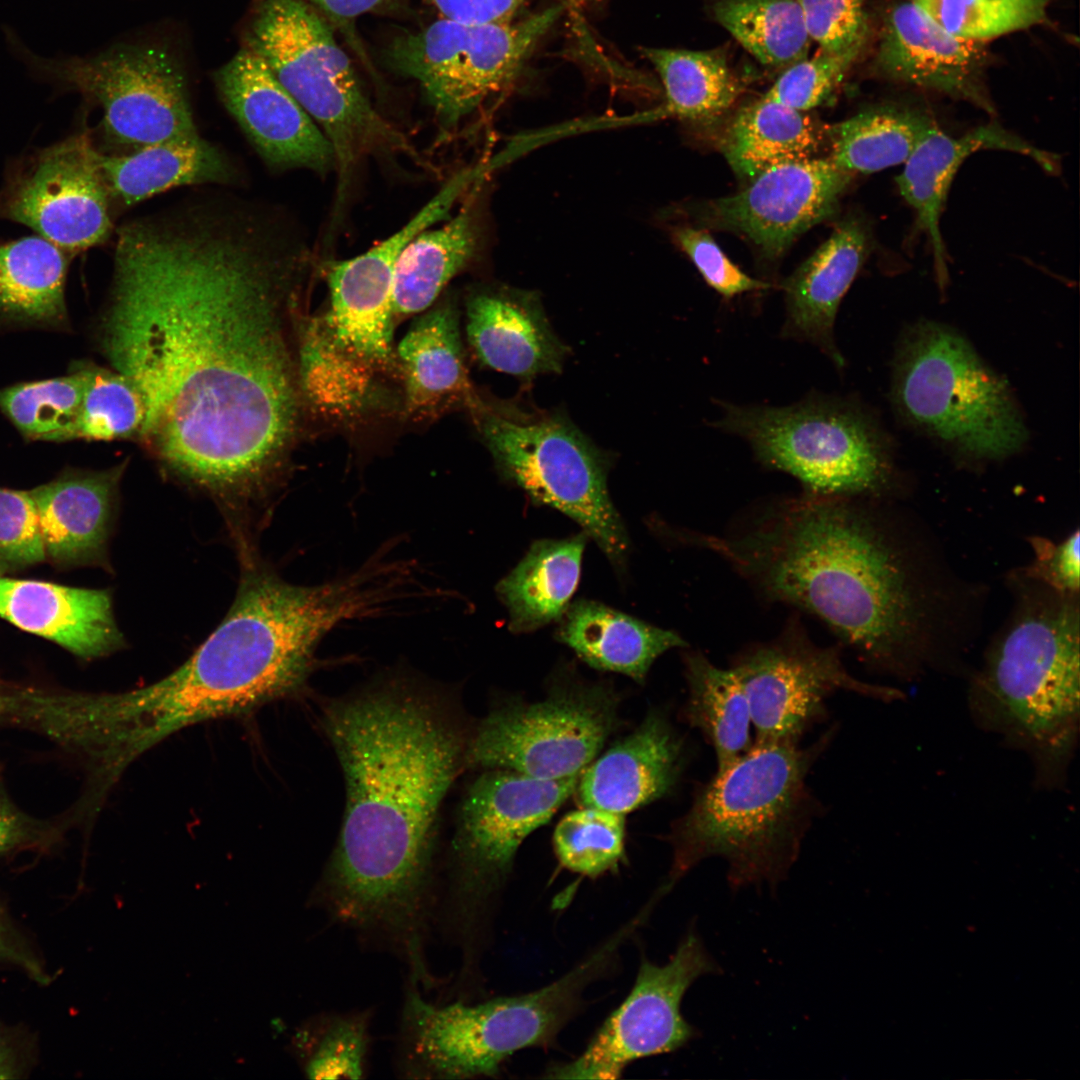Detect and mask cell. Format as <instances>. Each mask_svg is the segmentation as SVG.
<instances>
[{"instance_id":"obj_1","label":"cell","mask_w":1080,"mask_h":1080,"mask_svg":"<svg viewBox=\"0 0 1080 1080\" xmlns=\"http://www.w3.org/2000/svg\"><path fill=\"white\" fill-rule=\"evenodd\" d=\"M308 262L263 209L185 203L123 225L101 345L145 405L138 438L167 470L246 500L281 474L300 389L285 312Z\"/></svg>"},{"instance_id":"obj_2","label":"cell","mask_w":1080,"mask_h":1080,"mask_svg":"<svg viewBox=\"0 0 1080 1080\" xmlns=\"http://www.w3.org/2000/svg\"><path fill=\"white\" fill-rule=\"evenodd\" d=\"M321 724L346 804L313 901L423 970L438 898L440 813L465 771L472 723L454 691L396 672L326 701Z\"/></svg>"},{"instance_id":"obj_3","label":"cell","mask_w":1080,"mask_h":1080,"mask_svg":"<svg viewBox=\"0 0 1080 1080\" xmlns=\"http://www.w3.org/2000/svg\"><path fill=\"white\" fill-rule=\"evenodd\" d=\"M689 538L769 600L818 616L875 667L899 676L928 653L930 585L884 522L851 497L805 491L735 535Z\"/></svg>"},{"instance_id":"obj_4","label":"cell","mask_w":1080,"mask_h":1080,"mask_svg":"<svg viewBox=\"0 0 1080 1080\" xmlns=\"http://www.w3.org/2000/svg\"><path fill=\"white\" fill-rule=\"evenodd\" d=\"M321 637L318 614L297 586L246 567L229 612L190 658L148 686L107 694L108 732L122 753L139 758L188 726L294 695L314 669Z\"/></svg>"},{"instance_id":"obj_5","label":"cell","mask_w":1080,"mask_h":1080,"mask_svg":"<svg viewBox=\"0 0 1080 1080\" xmlns=\"http://www.w3.org/2000/svg\"><path fill=\"white\" fill-rule=\"evenodd\" d=\"M832 730L809 747L753 743L730 765L697 787L690 808L666 839L672 862L668 893L709 857L728 863L732 888L782 881L799 856L819 805L807 777L832 739Z\"/></svg>"},{"instance_id":"obj_6","label":"cell","mask_w":1080,"mask_h":1080,"mask_svg":"<svg viewBox=\"0 0 1080 1080\" xmlns=\"http://www.w3.org/2000/svg\"><path fill=\"white\" fill-rule=\"evenodd\" d=\"M1023 598L972 680L979 726L1026 752L1038 784H1062L1079 733L1077 595L1049 589Z\"/></svg>"},{"instance_id":"obj_7","label":"cell","mask_w":1080,"mask_h":1080,"mask_svg":"<svg viewBox=\"0 0 1080 1080\" xmlns=\"http://www.w3.org/2000/svg\"><path fill=\"white\" fill-rule=\"evenodd\" d=\"M628 937V930L619 928L566 974L540 989L475 1004L459 1000L436 1005L410 981L396 1053L400 1076L491 1077L514 1053L551 1046L582 1009L586 988L614 968Z\"/></svg>"},{"instance_id":"obj_8","label":"cell","mask_w":1080,"mask_h":1080,"mask_svg":"<svg viewBox=\"0 0 1080 1080\" xmlns=\"http://www.w3.org/2000/svg\"><path fill=\"white\" fill-rule=\"evenodd\" d=\"M579 776L542 780L481 770L455 815L446 859L442 922L462 953V974L478 966L523 841L574 794Z\"/></svg>"},{"instance_id":"obj_9","label":"cell","mask_w":1080,"mask_h":1080,"mask_svg":"<svg viewBox=\"0 0 1080 1080\" xmlns=\"http://www.w3.org/2000/svg\"><path fill=\"white\" fill-rule=\"evenodd\" d=\"M248 48L328 139L339 201L361 160L395 155L420 160L406 135L369 101L331 27L308 2L263 0L249 28Z\"/></svg>"},{"instance_id":"obj_10","label":"cell","mask_w":1080,"mask_h":1080,"mask_svg":"<svg viewBox=\"0 0 1080 1080\" xmlns=\"http://www.w3.org/2000/svg\"><path fill=\"white\" fill-rule=\"evenodd\" d=\"M471 411L502 478L577 522L623 571L630 542L608 491V456L558 412L479 398Z\"/></svg>"},{"instance_id":"obj_11","label":"cell","mask_w":1080,"mask_h":1080,"mask_svg":"<svg viewBox=\"0 0 1080 1080\" xmlns=\"http://www.w3.org/2000/svg\"><path fill=\"white\" fill-rule=\"evenodd\" d=\"M894 395L915 425L983 459L1017 452L1027 429L1006 383L958 333L923 322L905 337Z\"/></svg>"},{"instance_id":"obj_12","label":"cell","mask_w":1080,"mask_h":1080,"mask_svg":"<svg viewBox=\"0 0 1080 1080\" xmlns=\"http://www.w3.org/2000/svg\"><path fill=\"white\" fill-rule=\"evenodd\" d=\"M718 406L713 428L743 439L762 465L794 476L806 492L852 497L875 492L887 480L878 432L845 399L813 393L785 406Z\"/></svg>"},{"instance_id":"obj_13","label":"cell","mask_w":1080,"mask_h":1080,"mask_svg":"<svg viewBox=\"0 0 1080 1080\" xmlns=\"http://www.w3.org/2000/svg\"><path fill=\"white\" fill-rule=\"evenodd\" d=\"M537 702H509L471 725L464 768L507 769L542 779L580 776L618 723V696L605 683L561 680Z\"/></svg>"},{"instance_id":"obj_14","label":"cell","mask_w":1080,"mask_h":1080,"mask_svg":"<svg viewBox=\"0 0 1080 1080\" xmlns=\"http://www.w3.org/2000/svg\"><path fill=\"white\" fill-rule=\"evenodd\" d=\"M562 11L555 5L517 22L490 25L441 18L392 40L385 61L418 83L440 124L451 128L514 80Z\"/></svg>"},{"instance_id":"obj_15","label":"cell","mask_w":1080,"mask_h":1080,"mask_svg":"<svg viewBox=\"0 0 1080 1080\" xmlns=\"http://www.w3.org/2000/svg\"><path fill=\"white\" fill-rule=\"evenodd\" d=\"M37 66L101 108L105 139L121 150L117 154L199 136L184 74L160 47L129 46Z\"/></svg>"},{"instance_id":"obj_16","label":"cell","mask_w":1080,"mask_h":1080,"mask_svg":"<svg viewBox=\"0 0 1080 1080\" xmlns=\"http://www.w3.org/2000/svg\"><path fill=\"white\" fill-rule=\"evenodd\" d=\"M718 972L719 966L690 928L667 963L641 959L631 991L584 1051L572 1061L550 1066L544 1077L613 1080L638 1059L682 1048L698 1035L681 1013L682 999L699 977Z\"/></svg>"},{"instance_id":"obj_17","label":"cell","mask_w":1080,"mask_h":1080,"mask_svg":"<svg viewBox=\"0 0 1080 1080\" xmlns=\"http://www.w3.org/2000/svg\"><path fill=\"white\" fill-rule=\"evenodd\" d=\"M730 668L748 699L756 731L753 743L758 744H798L808 728L824 718L826 699L836 691L884 702L905 697L894 687L852 676L838 649L817 646L794 622L777 640L736 657Z\"/></svg>"},{"instance_id":"obj_18","label":"cell","mask_w":1080,"mask_h":1080,"mask_svg":"<svg viewBox=\"0 0 1080 1080\" xmlns=\"http://www.w3.org/2000/svg\"><path fill=\"white\" fill-rule=\"evenodd\" d=\"M111 202L99 151L81 133L37 153L11 177L0 194V216L74 252L108 239Z\"/></svg>"},{"instance_id":"obj_19","label":"cell","mask_w":1080,"mask_h":1080,"mask_svg":"<svg viewBox=\"0 0 1080 1080\" xmlns=\"http://www.w3.org/2000/svg\"><path fill=\"white\" fill-rule=\"evenodd\" d=\"M853 179L827 156L781 163L740 192L704 203L698 218L707 227L744 236L775 260L835 213Z\"/></svg>"},{"instance_id":"obj_20","label":"cell","mask_w":1080,"mask_h":1080,"mask_svg":"<svg viewBox=\"0 0 1080 1080\" xmlns=\"http://www.w3.org/2000/svg\"><path fill=\"white\" fill-rule=\"evenodd\" d=\"M427 202L403 227L366 252L326 265L330 308L323 318L337 344L375 372L398 368L392 346L393 282L406 245L441 220Z\"/></svg>"},{"instance_id":"obj_21","label":"cell","mask_w":1080,"mask_h":1080,"mask_svg":"<svg viewBox=\"0 0 1080 1080\" xmlns=\"http://www.w3.org/2000/svg\"><path fill=\"white\" fill-rule=\"evenodd\" d=\"M986 43L956 37L912 0L899 1L882 17L873 68L886 80L965 101L994 115L986 85Z\"/></svg>"},{"instance_id":"obj_22","label":"cell","mask_w":1080,"mask_h":1080,"mask_svg":"<svg viewBox=\"0 0 1080 1080\" xmlns=\"http://www.w3.org/2000/svg\"><path fill=\"white\" fill-rule=\"evenodd\" d=\"M216 83L226 108L267 166L317 173L335 166L319 126L251 49L239 51L217 73Z\"/></svg>"},{"instance_id":"obj_23","label":"cell","mask_w":1080,"mask_h":1080,"mask_svg":"<svg viewBox=\"0 0 1080 1080\" xmlns=\"http://www.w3.org/2000/svg\"><path fill=\"white\" fill-rule=\"evenodd\" d=\"M685 764L683 739L663 712L652 711L582 771L574 794L580 807L625 815L670 794Z\"/></svg>"},{"instance_id":"obj_24","label":"cell","mask_w":1080,"mask_h":1080,"mask_svg":"<svg viewBox=\"0 0 1080 1080\" xmlns=\"http://www.w3.org/2000/svg\"><path fill=\"white\" fill-rule=\"evenodd\" d=\"M865 221L849 216L784 281L785 320L781 336L817 348L837 368L844 358L835 341L839 306L869 255Z\"/></svg>"},{"instance_id":"obj_25","label":"cell","mask_w":1080,"mask_h":1080,"mask_svg":"<svg viewBox=\"0 0 1080 1080\" xmlns=\"http://www.w3.org/2000/svg\"><path fill=\"white\" fill-rule=\"evenodd\" d=\"M988 149L1027 156L1048 173L1056 174L1060 170L1056 154L1034 146L997 122H990L957 137L936 126L915 147L896 178L900 194L915 213L917 228L928 239L937 277L943 284L948 272L940 218L947 195L963 162L973 153Z\"/></svg>"},{"instance_id":"obj_26","label":"cell","mask_w":1080,"mask_h":1080,"mask_svg":"<svg viewBox=\"0 0 1080 1080\" xmlns=\"http://www.w3.org/2000/svg\"><path fill=\"white\" fill-rule=\"evenodd\" d=\"M466 315L469 344L485 366L526 381L561 371L568 348L553 332L536 292L482 289L469 296Z\"/></svg>"},{"instance_id":"obj_27","label":"cell","mask_w":1080,"mask_h":1080,"mask_svg":"<svg viewBox=\"0 0 1080 1080\" xmlns=\"http://www.w3.org/2000/svg\"><path fill=\"white\" fill-rule=\"evenodd\" d=\"M0 618L86 659L124 644L105 590L0 575Z\"/></svg>"},{"instance_id":"obj_28","label":"cell","mask_w":1080,"mask_h":1080,"mask_svg":"<svg viewBox=\"0 0 1080 1080\" xmlns=\"http://www.w3.org/2000/svg\"><path fill=\"white\" fill-rule=\"evenodd\" d=\"M126 465L69 472L29 490L46 555L55 563L84 565L104 559Z\"/></svg>"},{"instance_id":"obj_29","label":"cell","mask_w":1080,"mask_h":1080,"mask_svg":"<svg viewBox=\"0 0 1080 1080\" xmlns=\"http://www.w3.org/2000/svg\"><path fill=\"white\" fill-rule=\"evenodd\" d=\"M456 305L447 300L421 315L400 341L396 358L408 411L432 416L478 400L464 362Z\"/></svg>"},{"instance_id":"obj_30","label":"cell","mask_w":1080,"mask_h":1080,"mask_svg":"<svg viewBox=\"0 0 1080 1080\" xmlns=\"http://www.w3.org/2000/svg\"><path fill=\"white\" fill-rule=\"evenodd\" d=\"M556 638L589 666L643 683L654 661L687 643L665 630L603 603L579 599L558 620Z\"/></svg>"},{"instance_id":"obj_31","label":"cell","mask_w":1080,"mask_h":1080,"mask_svg":"<svg viewBox=\"0 0 1080 1080\" xmlns=\"http://www.w3.org/2000/svg\"><path fill=\"white\" fill-rule=\"evenodd\" d=\"M99 164L112 200L132 206L173 187L227 183L230 160L200 135L144 146L122 154L99 152Z\"/></svg>"},{"instance_id":"obj_32","label":"cell","mask_w":1080,"mask_h":1080,"mask_svg":"<svg viewBox=\"0 0 1080 1080\" xmlns=\"http://www.w3.org/2000/svg\"><path fill=\"white\" fill-rule=\"evenodd\" d=\"M719 145L734 172L750 181L775 165L818 157L826 148L825 125L761 97L731 116Z\"/></svg>"},{"instance_id":"obj_33","label":"cell","mask_w":1080,"mask_h":1080,"mask_svg":"<svg viewBox=\"0 0 1080 1080\" xmlns=\"http://www.w3.org/2000/svg\"><path fill=\"white\" fill-rule=\"evenodd\" d=\"M588 536L532 543L519 563L496 585L513 633L535 631L563 615L577 587Z\"/></svg>"},{"instance_id":"obj_34","label":"cell","mask_w":1080,"mask_h":1080,"mask_svg":"<svg viewBox=\"0 0 1080 1080\" xmlns=\"http://www.w3.org/2000/svg\"><path fill=\"white\" fill-rule=\"evenodd\" d=\"M479 238L474 208L466 204L435 229H425L403 249L394 273V318L429 308L474 256Z\"/></svg>"},{"instance_id":"obj_35","label":"cell","mask_w":1080,"mask_h":1080,"mask_svg":"<svg viewBox=\"0 0 1080 1080\" xmlns=\"http://www.w3.org/2000/svg\"><path fill=\"white\" fill-rule=\"evenodd\" d=\"M936 126L927 112L914 107L881 105L825 126L827 157L851 175H867L904 164Z\"/></svg>"},{"instance_id":"obj_36","label":"cell","mask_w":1080,"mask_h":1080,"mask_svg":"<svg viewBox=\"0 0 1080 1080\" xmlns=\"http://www.w3.org/2000/svg\"><path fill=\"white\" fill-rule=\"evenodd\" d=\"M683 661L688 685L683 718L712 745L716 771L722 770L753 745L748 699L731 668H719L695 651L684 653Z\"/></svg>"},{"instance_id":"obj_37","label":"cell","mask_w":1080,"mask_h":1080,"mask_svg":"<svg viewBox=\"0 0 1080 1080\" xmlns=\"http://www.w3.org/2000/svg\"><path fill=\"white\" fill-rule=\"evenodd\" d=\"M664 88L656 115L687 121L720 116L738 100L744 86L721 49L643 48Z\"/></svg>"},{"instance_id":"obj_38","label":"cell","mask_w":1080,"mask_h":1080,"mask_svg":"<svg viewBox=\"0 0 1080 1080\" xmlns=\"http://www.w3.org/2000/svg\"><path fill=\"white\" fill-rule=\"evenodd\" d=\"M65 251L39 236L0 245V315L24 322L66 320Z\"/></svg>"},{"instance_id":"obj_39","label":"cell","mask_w":1080,"mask_h":1080,"mask_svg":"<svg viewBox=\"0 0 1080 1080\" xmlns=\"http://www.w3.org/2000/svg\"><path fill=\"white\" fill-rule=\"evenodd\" d=\"M298 328L300 394L330 415L359 412L372 396L375 371L342 349L323 319L300 321Z\"/></svg>"},{"instance_id":"obj_40","label":"cell","mask_w":1080,"mask_h":1080,"mask_svg":"<svg viewBox=\"0 0 1080 1080\" xmlns=\"http://www.w3.org/2000/svg\"><path fill=\"white\" fill-rule=\"evenodd\" d=\"M713 18L761 64L785 69L807 57L811 39L797 0H712Z\"/></svg>"},{"instance_id":"obj_41","label":"cell","mask_w":1080,"mask_h":1080,"mask_svg":"<svg viewBox=\"0 0 1080 1080\" xmlns=\"http://www.w3.org/2000/svg\"><path fill=\"white\" fill-rule=\"evenodd\" d=\"M369 1009L322 1013L295 1031L294 1055L310 1079H362L371 1046Z\"/></svg>"},{"instance_id":"obj_42","label":"cell","mask_w":1080,"mask_h":1080,"mask_svg":"<svg viewBox=\"0 0 1080 1080\" xmlns=\"http://www.w3.org/2000/svg\"><path fill=\"white\" fill-rule=\"evenodd\" d=\"M85 384L86 373L80 364L66 376L0 390V409L29 439L73 440Z\"/></svg>"},{"instance_id":"obj_43","label":"cell","mask_w":1080,"mask_h":1080,"mask_svg":"<svg viewBox=\"0 0 1080 1080\" xmlns=\"http://www.w3.org/2000/svg\"><path fill=\"white\" fill-rule=\"evenodd\" d=\"M553 850L565 869L596 878L615 872L625 859V815L580 807L555 827Z\"/></svg>"},{"instance_id":"obj_44","label":"cell","mask_w":1080,"mask_h":1080,"mask_svg":"<svg viewBox=\"0 0 1080 1080\" xmlns=\"http://www.w3.org/2000/svg\"><path fill=\"white\" fill-rule=\"evenodd\" d=\"M86 384L73 440L111 441L139 436L145 421L143 399L117 371L83 364Z\"/></svg>"},{"instance_id":"obj_45","label":"cell","mask_w":1080,"mask_h":1080,"mask_svg":"<svg viewBox=\"0 0 1080 1080\" xmlns=\"http://www.w3.org/2000/svg\"><path fill=\"white\" fill-rule=\"evenodd\" d=\"M950 34L973 41L1046 23L1051 0H912Z\"/></svg>"},{"instance_id":"obj_46","label":"cell","mask_w":1080,"mask_h":1080,"mask_svg":"<svg viewBox=\"0 0 1080 1080\" xmlns=\"http://www.w3.org/2000/svg\"><path fill=\"white\" fill-rule=\"evenodd\" d=\"M859 58L855 54H836L819 49L783 70L762 98L798 111L822 105L838 88Z\"/></svg>"},{"instance_id":"obj_47","label":"cell","mask_w":1080,"mask_h":1080,"mask_svg":"<svg viewBox=\"0 0 1080 1080\" xmlns=\"http://www.w3.org/2000/svg\"><path fill=\"white\" fill-rule=\"evenodd\" d=\"M811 41L836 54L860 56L870 37L868 0H797Z\"/></svg>"},{"instance_id":"obj_48","label":"cell","mask_w":1080,"mask_h":1080,"mask_svg":"<svg viewBox=\"0 0 1080 1080\" xmlns=\"http://www.w3.org/2000/svg\"><path fill=\"white\" fill-rule=\"evenodd\" d=\"M45 557L38 514L29 490L0 487V572L23 569Z\"/></svg>"},{"instance_id":"obj_49","label":"cell","mask_w":1080,"mask_h":1080,"mask_svg":"<svg viewBox=\"0 0 1080 1080\" xmlns=\"http://www.w3.org/2000/svg\"><path fill=\"white\" fill-rule=\"evenodd\" d=\"M673 239L704 281L724 299L772 287L771 283L753 278L735 265L704 228L679 226L673 230Z\"/></svg>"},{"instance_id":"obj_50","label":"cell","mask_w":1080,"mask_h":1080,"mask_svg":"<svg viewBox=\"0 0 1080 1080\" xmlns=\"http://www.w3.org/2000/svg\"><path fill=\"white\" fill-rule=\"evenodd\" d=\"M1079 537L1076 530L1059 544L1040 537L1032 538L1035 562L1031 566L1030 576L1038 578L1055 591L1077 595L1080 584Z\"/></svg>"},{"instance_id":"obj_51","label":"cell","mask_w":1080,"mask_h":1080,"mask_svg":"<svg viewBox=\"0 0 1080 1080\" xmlns=\"http://www.w3.org/2000/svg\"><path fill=\"white\" fill-rule=\"evenodd\" d=\"M442 18L466 25L513 21L526 0H431Z\"/></svg>"},{"instance_id":"obj_52","label":"cell","mask_w":1080,"mask_h":1080,"mask_svg":"<svg viewBox=\"0 0 1080 1080\" xmlns=\"http://www.w3.org/2000/svg\"><path fill=\"white\" fill-rule=\"evenodd\" d=\"M0 962L23 968L35 980L47 982V975L38 961L16 941L15 935L0 911Z\"/></svg>"},{"instance_id":"obj_53","label":"cell","mask_w":1080,"mask_h":1080,"mask_svg":"<svg viewBox=\"0 0 1080 1080\" xmlns=\"http://www.w3.org/2000/svg\"><path fill=\"white\" fill-rule=\"evenodd\" d=\"M331 20L346 28L354 20L371 11L384 7L390 0H311Z\"/></svg>"},{"instance_id":"obj_54","label":"cell","mask_w":1080,"mask_h":1080,"mask_svg":"<svg viewBox=\"0 0 1080 1080\" xmlns=\"http://www.w3.org/2000/svg\"><path fill=\"white\" fill-rule=\"evenodd\" d=\"M16 1048L6 1033L0 1030V1079H14L21 1072Z\"/></svg>"},{"instance_id":"obj_55","label":"cell","mask_w":1080,"mask_h":1080,"mask_svg":"<svg viewBox=\"0 0 1080 1080\" xmlns=\"http://www.w3.org/2000/svg\"><path fill=\"white\" fill-rule=\"evenodd\" d=\"M20 834L17 818L0 806V851L14 846L20 839Z\"/></svg>"}]
</instances>
